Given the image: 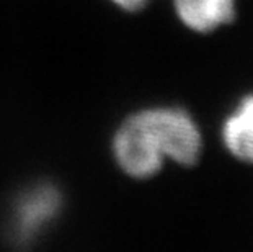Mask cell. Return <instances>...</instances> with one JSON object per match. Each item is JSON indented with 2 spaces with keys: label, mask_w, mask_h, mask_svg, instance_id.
Listing matches in <instances>:
<instances>
[{
  "label": "cell",
  "mask_w": 253,
  "mask_h": 252,
  "mask_svg": "<svg viewBox=\"0 0 253 252\" xmlns=\"http://www.w3.org/2000/svg\"><path fill=\"white\" fill-rule=\"evenodd\" d=\"M203 135L190 111L154 106L127 116L113 138L118 165L132 179L157 175L167 159L193 167L201 159Z\"/></svg>",
  "instance_id": "6da1fadb"
},
{
  "label": "cell",
  "mask_w": 253,
  "mask_h": 252,
  "mask_svg": "<svg viewBox=\"0 0 253 252\" xmlns=\"http://www.w3.org/2000/svg\"><path fill=\"white\" fill-rule=\"evenodd\" d=\"M224 148L240 162L253 165V94L242 97L222 123Z\"/></svg>",
  "instance_id": "277c9868"
},
{
  "label": "cell",
  "mask_w": 253,
  "mask_h": 252,
  "mask_svg": "<svg viewBox=\"0 0 253 252\" xmlns=\"http://www.w3.org/2000/svg\"><path fill=\"white\" fill-rule=\"evenodd\" d=\"M111 2L126 12H139L149 3V0H111Z\"/></svg>",
  "instance_id": "5b68a950"
},
{
  "label": "cell",
  "mask_w": 253,
  "mask_h": 252,
  "mask_svg": "<svg viewBox=\"0 0 253 252\" xmlns=\"http://www.w3.org/2000/svg\"><path fill=\"white\" fill-rule=\"evenodd\" d=\"M237 0H173L176 17L188 30L206 35L237 17Z\"/></svg>",
  "instance_id": "3957f363"
},
{
  "label": "cell",
  "mask_w": 253,
  "mask_h": 252,
  "mask_svg": "<svg viewBox=\"0 0 253 252\" xmlns=\"http://www.w3.org/2000/svg\"><path fill=\"white\" fill-rule=\"evenodd\" d=\"M62 194L54 184L40 182L26 187L10 203L5 231L12 244L31 246L52 226L62 210Z\"/></svg>",
  "instance_id": "7a4b0ae2"
}]
</instances>
